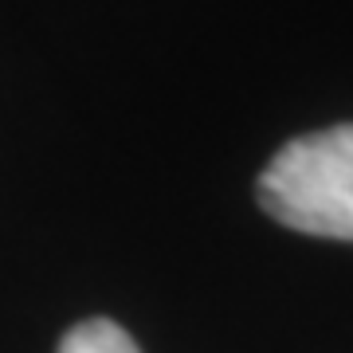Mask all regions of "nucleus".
<instances>
[{
	"mask_svg": "<svg viewBox=\"0 0 353 353\" xmlns=\"http://www.w3.org/2000/svg\"><path fill=\"white\" fill-rule=\"evenodd\" d=\"M59 353H141L126 330L110 318H87L63 334Z\"/></svg>",
	"mask_w": 353,
	"mask_h": 353,
	"instance_id": "obj_2",
	"label": "nucleus"
},
{
	"mask_svg": "<svg viewBox=\"0 0 353 353\" xmlns=\"http://www.w3.org/2000/svg\"><path fill=\"white\" fill-rule=\"evenodd\" d=\"M259 204L303 236L353 240V122L287 141L259 176Z\"/></svg>",
	"mask_w": 353,
	"mask_h": 353,
	"instance_id": "obj_1",
	"label": "nucleus"
}]
</instances>
